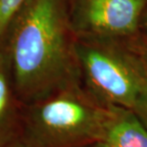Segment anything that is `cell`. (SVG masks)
Masks as SVG:
<instances>
[{
    "label": "cell",
    "mask_w": 147,
    "mask_h": 147,
    "mask_svg": "<svg viewBox=\"0 0 147 147\" xmlns=\"http://www.w3.org/2000/svg\"><path fill=\"white\" fill-rule=\"evenodd\" d=\"M68 0H29L4 41L18 100L32 104L80 80Z\"/></svg>",
    "instance_id": "6da1fadb"
},
{
    "label": "cell",
    "mask_w": 147,
    "mask_h": 147,
    "mask_svg": "<svg viewBox=\"0 0 147 147\" xmlns=\"http://www.w3.org/2000/svg\"><path fill=\"white\" fill-rule=\"evenodd\" d=\"M27 107L22 136L31 147H74L100 140L110 111L79 83Z\"/></svg>",
    "instance_id": "7a4b0ae2"
},
{
    "label": "cell",
    "mask_w": 147,
    "mask_h": 147,
    "mask_svg": "<svg viewBox=\"0 0 147 147\" xmlns=\"http://www.w3.org/2000/svg\"><path fill=\"white\" fill-rule=\"evenodd\" d=\"M76 55L87 91L96 100L133 109L147 81V70L130 49L76 36Z\"/></svg>",
    "instance_id": "3957f363"
},
{
    "label": "cell",
    "mask_w": 147,
    "mask_h": 147,
    "mask_svg": "<svg viewBox=\"0 0 147 147\" xmlns=\"http://www.w3.org/2000/svg\"><path fill=\"white\" fill-rule=\"evenodd\" d=\"M147 0H74L70 11L76 36L106 38L137 31Z\"/></svg>",
    "instance_id": "277c9868"
},
{
    "label": "cell",
    "mask_w": 147,
    "mask_h": 147,
    "mask_svg": "<svg viewBox=\"0 0 147 147\" xmlns=\"http://www.w3.org/2000/svg\"><path fill=\"white\" fill-rule=\"evenodd\" d=\"M100 142L112 147H147V128L132 109L110 106Z\"/></svg>",
    "instance_id": "5b68a950"
},
{
    "label": "cell",
    "mask_w": 147,
    "mask_h": 147,
    "mask_svg": "<svg viewBox=\"0 0 147 147\" xmlns=\"http://www.w3.org/2000/svg\"><path fill=\"white\" fill-rule=\"evenodd\" d=\"M18 102L10 59L3 45L0 47V143L14 135Z\"/></svg>",
    "instance_id": "8992f818"
},
{
    "label": "cell",
    "mask_w": 147,
    "mask_h": 147,
    "mask_svg": "<svg viewBox=\"0 0 147 147\" xmlns=\"http://www.w3.org/2000/svg\"><path fill=\"white\" fill-rule=\"evenodd\" d=\"M28 1L29 0H0V47L4 44L13 19Z\"/></svg>",
    "instance_id": "52a82bcc"
},
{
    "label": "cell",
    "mask_w": 147,
    "mask_h": 147,
    "mask_svg": "<svg viewBox=\"0 0 147 147\" xmlns=\"http://www.w3.org/2000/svg\"><path fill=\"white\" fill-rule=\"evenodd\" d=\"M132 110L136 113L139 119L147 128V81Z\"/></svg>",
    "instance_id": "ba28073f"
},
{
    "label": "cell",
    "mask_w": 147,
    "mask_h": 147,
    "mask_svg": "<svg viewBox=\"0 0 147 147\" xmlns=\"http://www.w3.org/2000/svg\"><path fill=\"white\" fill-rule=\"evenodd\" d=\"M128 48L140 58L147 70V38H142V39L133 41Z\"/></svg>",
    "instance_id": "9c48e42d"
},
{
    "label": "cell",
    "mask_w": 147,
    "mask_h": 147,
    "mask_svg": "<svg viewBox=\"0 0 147 147\" xmlns=\"http://www.w3.org/2000/svg\"><path fill=\"white\" fill-rule=\"evenodd\" d=\"M0 147H31L26 142L23 136H16L13 135L10 139L5 140L4 142L0 143Z\"/></svg>",
    "instance_id": "30bf717a"
},
{
    "label": "cell",
    "mask_w": 147,
    "mask_h": 147,
    "mask_svg": "<svg viewBox=\"0 0 147 147\" xmlns=\"http://www.w3.org/2000/svg\"><path fill=\"white\" fill-rule=\"evenodd\" d=\"M85 146H86V147H112L109 144H107V143H105L103 142H100V140H98V142L89 143V144H87Z\"/></svg>",
    "instance_id": "8fae6325"
},
{
    "label": "cell",
    "mask_w": 147,
    "mask_h": 147,
    "mask_svg": "<svg viewBox=\"0 0 147 147\" xmlns=\"http://www.w3.org/2000/svg\"><path fill=\"white\" fill-rule=\"evenodd\" d=\"M145 24L147 26V14H146V18H145Z\"/></svg>",
    "instance_id": "7c38bea8"
}]
</instances>
